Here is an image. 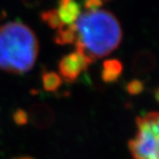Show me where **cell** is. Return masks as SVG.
Masks as SVG:
<instances>
[{
	"mask_svg": "<svg viewBox=\"0 0 159 159\" xmlns=\"http://www.w3.org/2000/svg\"><path fill=\"white\" fill-rule=\"evenodd\" d=\"M14 120L17 125H25L28 121V115L24 110H17L15 115H14Z\"/></svg>",
	"mask_w": 159,
	"mask_h": 159,
	"instance_id": "4fadbf2b",
	"label": "cell"
},
{
	"mask_svg": "<svg viewBox=\"0 0 159 159\" xmlns=\"http://www.w3.org/2000/svg\"><path fill=\"white\" fill-rule=\"evenodd\" d=\"M123 72V64L116 59H109L104 61L102 79L105 83H114L120 78Z\"/></svg>",
	"mask_w": 159,
	"mask_h": 159,
	"instance_id": "52a82bcc",
	"label": "cell"
},
{
	"mask_svg": "<svg viewBox=\"0 0 159 159\" xmlns=\"http://www.w3.org/2000/svg\"><path fill=\"white\" fill-rule=\"evenodd\" d=\"M103 1H104V2H105V1H106V2H107V1H111V0H103Z\"/></svg>",
	"mask_w": 159,
	"mask_h": 159,
	"instance_id": "2e32d148",
	"label": "cell"
},
{
	"mask_svg": "<svg viewBox=\"0 0 159 159\" xmlns=\"http://www.w3.org/2000/svg\"><path fill=\"white\" fill-rule=\"evenodd\" d=\"M39 50V39L29 26L15 21L0 26V68L24 74L35 65Z\"/></svg>",
	"mask_w": 159,
	"mask_h": 159,
	"instance_id": "7a4b0ae2",
	"label": "cell"
},
{
	"mask_svg": "<svg viewBox=\"0 0 159 159\" xmlns=\"http://www.w3.org/2000/svg\"><path fill=\"white\" fill-rule=\"evenodd\" d=\"M159 117L157 112L148 113L136 120L137 132L129 142L133 159H158Z\"/></svg>",
	"mask_w": 159,
	"mask_h": 159,
	"instance_id": "3957f363",
	"label": "cell"
},
{
	"mask_svg": "<svg viewBox=\"0 0 159 159\" xmlns=\"http://www.w3.org/2000/svg\"><path fill=\"white\" fill-rule=\"evenodd\" d=\"M155 65V58L152 53L142 50L135 54L132 60V69L136 74H145L151 71Z\"/></svg>",
	"mask_w": 159,
	"mask_h": 159,
	"instance_id": "8992f818",
	"label": "cell"
},
{
	"mask_svg": "<svg viewBox=\"0 0 159 159\" xmlns=\"http://www.w3.org/2000/svg\"><path fill=\"white\" fill-rule=\"evenodd\" d=\"M90 64L91 62L78 51L65 55L59 62L61 78H63L66 82L73 83Z\"/></svg>",
	"mask_w": 159,
	"mask_h": 159,
	"instance_id": "277c9868",
	"label": "cell"
},
{
	"mask_svg": "<svg viewBox=\"0 0 159 159\" xmlns=\"http://www.w3.org/2000/svg\"><path fill=\"white\" fill-rule=\"evenodd\" d=\"M75 26L78 34L76 51L91 63L117 49L123 39L120 22L108 11H87L80 16Z\"/></svg>",
	"mask_w": 159,
	"mask_h": 159,
	"instance_id": "6da1fadb",
	"label": "cell"
},
{
	"mask_svg": "<svg viewBox=\"0 0 159 159\" xmlns=\"http://www.w3.org/2000/svg\"><path fill=\"white\" fill-rule=\"evenodd\" d=\"M58 11L59 16L64 25L75 24L80 16L82 15L81 6L76 0H60Z\"/></svg>",
	"mask_w": 159,
	"mask_h": 159,
	"instance_id": "5b68a950",
	"label": "cell"
},
{
	"mask_svg": "<svg viewBox=\"0 0 159 159\" xmlns=\"http://www.w3.org/2000/svg\"><path fill=\"white\" fill-rule=\"evenodd\" d=\"M15 159H33L31 157H19V158H15Z\"/></svg>",
	"mask_w": 159,
	"mask_h": 159,
	"instance_id": "9a60e30c",
	"label": "cell"
},
{
	"mask_svg": "<svg viewBox=\"0 0 159 159\" xmlns=\"http://www.w3.org/2000/svg\"><path fill=\"white\" fill-rule=\"evenodd\" d=\"M40 18L51 29L60 30L62 27H64V24L61 22L58 14V11L56 9H50L47 11H44L40 15Z\"/></svg>",
	"mask_w": 159,
	"mask_h": 159,
	"instance_id": "30bf717a",
	"label": "cell"
},
{
	"mask_svg": "<svg viewBox=\"0 0 159 159\" xmlns=\"http://www.w3.org/2000/svg\"><path fill=\"white\" fill-rule=\"evenodd\" d=\"M127 90L130 95H138L144 90V84L139 80H132L128 84Z\"/></svg>",
	"mask_w": 159,
	"mask_h": 159,
	"instance_id": "8fae6325",
	"label": "cell"
},
{
	"mask_svg": "<svg viewBox=\"0 0 159 159\" xmlns=\"http://www.w3.org/2000/svg\"><path fill=\"white\" fill-rule=\"evenodd\" d=\"M45 0H21L22 4L28 8H35L41 5Z\"/></svg>",
	"mask_w": 159,
	"mask_h": 159,
	"instance_id": "5bb4252c",
	"label": "cell"
},
{
	"mask_svg": "<svg viewBox=\"0 0 159 159\" xmlns=\"http://www.w3.org/2000/svg\"><path fill=\"white\" fill-rule=\"evenodd\" d=\"M78 34L75 24L68 25L67 27H62L60 30H57L54 37V41L59 45H69L77 42Z\"/></svg>",
	"mask_w": 159,
	"mask_h": 159,
	"instance_id": "ba28073f",
	"label": "cell"
},
{
	"mask_svg": "<svg viewBox=\"0 0 159 159\" xmlns=\"http://www.w3.org/2000/svg\"><path fill=\"white\" fill-rule=\"evenodd\" d=\"M41 81L43 88L48 92L57 91L62 84V79L61 76L53 71H43Z\"/></svg>",
	"mask_w": 159,
	"mask_h": 159,
	"instance_id": "9c48e42d",
	"label": "cell"
},
{
	"mask_svg": "<svg viewBox=\"0 0 159 159\" xmlns=\"http://www.w3.org/2000/svg\"><path fill=\"white\" fill-rule=\"evenodd\" d=\"M103 3V0H84V6L87 11H95L99 10V8L102 7Z\"/></svg>",
	"mask_w": 159,
	"mask_h": 159,
	"instance_id": "7c38bea8",
	"label": "cell"
}]
</instances>
